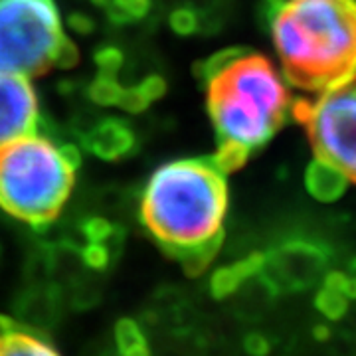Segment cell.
<instances>
[{
  "label": "cell",
  "instance_id": "cell-1",
  "mask_svg": "<svg viewBox=\"0 0 356 356\" xmlns=\"http://www.w3.org/2000/svg\"><path fill=\"white\" fill-rule=\"evenodd\" d=\"M228 202L226 172L214 156L180 159L151 175L140 220L159 245L191 273H200L222 245Z\"/></svg>",
  "mask_w": 356,
  "mask_h": 356
},
{
  "label": "cell",
  "instance_id": "cell-2",
  "mask_svg": "<svg viewBox=\"0 0 356 356\" xmlns=\"http://www.w3.org/2000/svg\"><path fill=\"white\" fill-rule=\"evenodd\" d=\"M269 30L293 86L325 91L356 74V0H285Z\"/></svg>",
  "mask_w": 356,
  "mask_h": 356
},
{
  "label": "cell",
  "instance_id": "cell-3",
  "mask_svg": "<svg viewBox=\"0 0 356 356\" xmlns=\"http://www.w3.org/2000/svg\"><path fill=\"white\" fill-rule=\"evenodd\" d=\"M206 105L218 143L264 147L289 115V91L261 54L232 48L204 65Z\"/></svg>",
  "mask_w": 356,
  "mask_h": 356
},
{
  "label": "cell",
  "instance_id": "cell-4",
  "mask_svg": "<svg viewBox=\"0 0 356 356\" xmlns=\"http://www.w3.org/2000/svg\"><path fill=\"white\" fill-rule=\"evenodd\" d=\"M79 159L38 129L0 147V208L28 226H48L70 200Z\"/></svg>",
  "mask_w": 356,
  "mask_h": 356
},
{
  "label": "cell",
  "instance_id": "cell-5",
  "mask_svg": "<svg viewBox=\"0 0 356 356\" xmlns=\"http://www.w3.org/2000/svg\"><path fill=\"white\" fill-rule=\"evenodd\" d=\"M54 0H0V70L32 77L74 60Z\"/></svg>",
  "mask_w": 356,
  "mask_h": 356
},
{
  "label": "cell",
  "instance_id": "cell-6",
  "mask_svg": "<svg viewBox=\"0 0 356 356\" xmlns=\"http://www.w3.org/2000/svg\"><path fill=\"white\" fill-rule=\"evenodd\" d=\"M305 127L315 153L356 182V74L323 91Z\"/></svg>",
  "mask_w": 356,
  "mask_h": 356
},
{
  "label": "cell",
  "instance_id": "cell-7",
  "mask_svg": "<svg viewBox=\"0 0 356 356\" xmlns=\"http://www.w3.org/2000/svg\"><path fill=\"white\" fill-rule=\"evenodd\" d=\"M329 259L331 252L327 245L311 240H291L264 255L259 273H264L275 291H303L321 277Z\"/></svg>",
  "mask_w": 356,
  "mask_h": 356
},
{
  "label": "cell",
  "instance_id": "cell-8",
  "mask_svg": "<svg viewBox=\"0 0 356 356\" xmlns=\"http://www.w3.org/2000/svg\"><path fill=\"white\" fill-rule=\"evenodd\" d=\"M40 102L30 77L0 70V147L38 129Z\"/></svg>",
  "mask_w": 356,
  "mask_h": 356
},
{
  "label": "cell",
  "instance_id": "cell-9",
  "mask_svg": "<svg viewBox=\"0 0 356 356\" xmlns=\"http://www.w3.org/2000/svg\"><path fill=\"white\" fill-rule=\"evenodd\" d=\"M350 184V177L332 161L317 154L305 170L307 192L318 202H337Z\"/></svg>",
  "mask_w": 356,
  "mask_h": 356
},
{
  "label": "cell",
  "instance_id": "cell-10",
  "mask_svg": "<svg viewBox=\"0 0 356 356\" xmlns=\"http://www.w3.org/2000/svg\"><path fill=\"white\" fill-rule=\"evenodd\" d=\"M58 350L36 332L10 323L0 325V356L6 355H56Z\"/></svg>",
  "mask_w": 356,
  "mask_h": 356
},
{
  "label": "cell",
  "instance_id": "cell-11",
  "mask_svg": "<svg viewBox=\"0 0 356 356\" xmlns=\"http://www.w3.org/2000/svg\"><path fill=\"white\" fill-rule=\"evenodd\" d=\"M133 143V137L129 129L121 123H103L88 137V147L103 159H117L123 153H127Z\"/></svg>",
  "mask_w": 356,
  "mask_h": 356
},
{
  "label": "cell",
  "instance_id": "cell-12",
  "mask_svg": "<svg viewBox=\"0 0 356 356\" xmlns=\"http://www.w3.org/2000/svg\"><path fill=\"white\" fill-rule=\"evenodd\" d=\"M264 266V255L254 254L245 257L242 261L234 264V266L218 269L216 275L212 277V291L216 297H226L229 293H234L243 281L254 277L255 273H259V269Z\"/></svg>",
  "mask_w": 356,
  "mask_h": 356
},
{
  "label": "cell",
  "instance_id": "cell-13",
  "mask_svg": "<svg viewBox=\"0 0 356 356\" xmlns=\"http://www.w3.org/2000/svg\"><path fill=\"white\" fill-rule=\"evenodd\" d=\"M315 307L323 317H327L329 321H339L344 317L348 309V299L339 289L323 283V287L315 295Z\"/></svg>",
  "mask_w": 356,
  "mask_h": 356
},
{
  "label": "cell",
  "instance_id": "cell-14",
  "mask_svg": "<svg viewBox=\"0 0 356 356\" xmlns=\"http://www.w3.org/2000/svg\"><path fill=\"white\" fill-rule=\"evenodd\" d=\"M117 343L121 353H127V355H135V353H145L147 346H145V339H143V332L139 331V327L131 321H125L117 327Z\"/></svg>",
  "mask_w": 356,
  "mask_h": 356
},
{
  "label": "cell",
  "instance_id": "cell-15",
  "mask_svg": "<svg viewBox=\"0 0 356 356\" xmlns=\"http://www.w3.org/2000/svg\"><path fill=\"white\" fill-rule=\"evenodd\" d=\"M93 97L102 103H117L119 102V95H121V88L115 83L111 77H102L97 83H93L91 89Z\"/></svg>",
  "mask_w": 356,
  "mask_h": 356
},
{
  "label": "cell",
  "instance_id": "cell-16",
  "mask_svg": "<svg viewBox=\"0 0 356 356\" xmlns=\"http://www.w3.org/2000/svg\"><path fill=\"white\" fill-rule=\"evenodd\" d=\"M313 111H315V102H309V99H295L293 103H289V115L291 119H295L297 123L301 125H307L309 119L313 117Z\"/></svg>",
  "mask_w": 356,
  "mask_h": 356
},
{
  "label": "cell",
  "instance_id": "cell-17",
  "mask_svg": "<svg viewBox=\"0 0 356 356\" xmlns=\"http://www.w3.org/2000/svg\"><path fill=\"white\" fill-rule=\"evenodd\" d=\"M196 16L191 10H177L172 14V26L180 34H191L196 30Z\"/></svg>",
  "mask_w": 356,
  "mask_h": 356
},
{
  "label": "cell",
  "instance_id": "cell-18",
  "mask_svg": "<svg viewBox=\"0 0 356 356\" xmlns=\"http://www.w3.org/2000/svg\"><path fill=\"white\" fill-rule=\"evenodd\" d=\"M115 4L131 18H139L149 10V0H115Z\"/></svg>",
  "mask_w": 356,
  "mask_h": 356
},
{
  "label": "cell",
  "instance_id": "cell-19",
  "mask_svg": "<svg viewBox=\"0 0 356 356\" xmlns=\"http://www.w3.org/2000/svg\"><path fill=\"white\" fill-rule=\"evenodd\" d=\"M245 350L252 355H266L269 350V341L264 334H250L245 339Z\"/></svg>",
  "mask_w": 356,
  "mask_h": 356
},
{
  "label": "cell",
  "instance_id": "cell-20",
  "mask_svg": "<svg viewBox=\"0 0 356 356\" xmlns=\"http://www.w3.org/2000/svg\"><path fill=\"white\" fill-rule=\"evenodd\" d=\"M329 329L327 327H323V325H318L317 329H315V337H317V341H327L329 339Z\"/></svg>",
  "mask_w": 356,
  "mask_h": 356
},
{
  "label": "cell",
  "instance_id": "cell-21",
  "mask_svg": "<svg viewBox=\"0 0 356 356\" xmlns=\"http://www.w3.org/2000/svg\"><path fill=\"white\" fill-rule=\"evenodd\" d=\"M350 275H356V257L353 259V264H350Z\"/></svg>",
  "mask_w": 356,
  "mask_h": 356
}]
</instances>
